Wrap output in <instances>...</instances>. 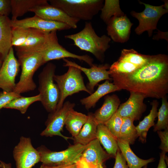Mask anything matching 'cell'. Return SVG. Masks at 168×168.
Instances as JSON below:
<instances>
[{
	"mask_svg": "<svg viewBox=\"0 0 168 168\" xmlns=\"http://www.w3.org/2000/svg\"><path fill=\"white\" fill-rule=\"evenodd\" d=\"M113 157L105 152L96 138L86 145L82 153L81 158L88 163L99 168L100 165Z\"/></svg>",
	"mask_w": 168,
	"mask_h": 168,
	"instance_id": "18",
	"label": "cell"
},
{
	"mask_svg": "<svg viewBox=\"0 0 168 168\" xmlns=\"http://www.w3.org/2000/svg\"><path fill=\"white\" fill-rule=\"evenodd\" d=\"M49 33L30 28L29 35L24 44L20 47L15 48L16 52L40 51Z\"/></svg>",
	"mask_w": 168,
	"mask_h": 168,
	"instance_id": "24",
	"label": "cell"
},
{
	"mask_svg": "<svg viewBox=\"0 0 168 168\" xmlns=\"http://www.w3.org/2000/svg\"><path fill=\"white\" fill-rule=\"evenodd\" d=\"M2 62L1 60V59H0V68H1V67L2 66Z\"/></svg>",
	"mask_w": 168,
	"mask_h": 168,
	"instance_id": "45",
	"label": "cell"
},
{
	"mask_svg": "<svg viewBox=\"0 0 168 168\" xmlns=\"http://www.w3.org/2000/svg\"><path fill=\"white\" fill-rule=\"evenodd\" d=\"M40 168H46V167L44 165L42 164L40 166Z\"/></svg>",
	"mask_w": 168,
	"mask_h": 168,
	"instance_id": "44",
	"label": "cell"
},
{
	"mask_svg": "<svg viewBox=\"0 0 168 168\" xmlns=\"http://www.w3.org/2000/svg\"><path fill=\"white\" fill-rule=\"evenodd\" d=\"M13 154L16 168H32L40 161L39 153L33 147L29 138L21 137L19 142L14 148Z\"/></svg>",
	"mask_w": 168,
	"mask_h": 168,
	"instance_id": "10",
	"label": "cell"
},
{
	"mask_svg": "<svg viewBox=\"0 0 168 168\" xmlns=\"http://www.w3.org/2000/svg\"><path fill=\"white\" fill-rule=\"evenodd\" d=\"M123 122L118 139L128 142L129 145L134 143L138 137L134 120L129 118H122Z\"/></svg>",
	"mask_w": 168,
	"mask_h": 168,
	"instance_id": "29",
	"label": "cell"
},
{
	"mask_svg": "<svg viewBox=\"0 0 168 168\" xmlns=\"http://www.w3.org/2000/svg\"><path fill=\"white\" fill-rule=\"evenodd\" d=\"M29 12L44 19L66 24L74 29L77 28L79 20L72 18L62 10L49 4L38 5Z\"/></svg>",
	"mask_w": 168,
	"mask_h": 168,
	"instance_id": "16",
	"label": "cell"
},
{
	"mask_svg": "<svg viewBox=\"0 0 168 168\" xmlns=\"http://www.w3.org/2000/svg\"><path fill=\"white\" fill-rule=\"evenodd\" d=\"M161 99L162 104L158 112V121L154 127V132L168 128V102L166 96Z\"/></svg>",
	"mask_w": 168,
	"mask_h": 168,
	"instance_id": "33",
	"label": "cell"
},
{
	"mask_svg": "<svg viewBox=\"0 0 168 168\" xmlns=\"http://www.w3.org/2000/svg\"><path fill=\"white\" fill-rule=\"evenodd\" d=\"M166 153L162 152L160 154V160L157 168H167L165 161Z\"/></svg>",
	"mask_w": 168,
	"mask_h": 168,
	"instance_id": "42",
	"label": "cell"
},
{
	"mask_svg": "<svg viewBox=\"0 0 168 168\" xmlns=\"http://www.w3.org/2000/svg\"><path fill=\"white\" fill-rule=\"evenodd\" d=\"M40 94L30 97L22 96L14 99L5 105L4 108L14 109L19 110L22 114H24L29 106L33 103L40 101Z\"/></svg>",
	"mask_w": 168,
	"mask_h": 168,
	"instance_id": "30",
	"label": "cell"
},
{
	"mask_svg": "<svg viewBox=\"0 0 168 168\" xmlns=\"http://www.w3.org/2000/svg\"><path fill=\"white\" fill-rule=\"evenodd\" d=\"M87 119L78 134L72 138L74 144L86 145L96 138L98 123L95 120L93 113L88 114Z\"/></svg>",
	"mask_w": 168,
	"mask_h": 168,
	"instance_id": "22",
	"label": "cell"
},
{
	"mask_svg": "<svg viewBox=\"0 0 168 168\" xmlns=\"http://www.w3.org/2000/svg\"><path fill=\"white\" fill-rule=\"evenodd\" d=\"M114 168H129L126 161L119 150L117 152Z\"/></svg>",
	"mask_w": 168,
	"mask_h": 168,
	"instance_id": "40",
	"label": "cell"
},
{
	"mask_svg": "<svg viewBox=\"0 0 168 168\" xmlns=\"http://www.w3.org/2000/svg\"><path fill=\"white\" fill-rule=\"evenodd\" d=\"M150 56L139 53L133 49H124L122 50L118 60L128 62L140 67L147 62Z\"/></svg>",
	"mask_w": 168,
	"mask_h": 168,
	"instance_id": "31",
	"label": "cell"
},
{
	"mask_svg": "<svg viewBox=\"0 0 168 168\" xmlns=\"http://www.w3.org/2000/svg\"><path fill=\"white\" fill-rule=\"evenodd\" d=\"M120 102L116 95L106 96L101 107L93 114L98 124H104L107 122L117 111Z\"/></svg>",
	"mask_w": 168,
	"mask_h": 168,
	"instance_id": "19",
	"label": "cell"
},
{
	"mask_svg": "<svg viewBox=\"0 0 168 168\" xmlns=\"http://www.w3.org/2000/svg\"><path fill=\"white\" fill-rule=\"evenodd\" d=\"M75 104L69 101L63 103L60 109L56 110L52 113H49L45 123L46 128L41 133L42 136L52 137L60 136L66 140L72 138L66 137L61 133L65 125L66 119L69 111L73 109Z\"/></svg>",
	"mask_w": 168,
	"mask_h": 168,
	"instance_id": "11",
	"label": "cell"
},
{
	"mask_svg": "<svg viewBox=\"0 0 168 168\" xmlns=\"http://www.w3.org/2000/svg\"><path fill=\"white\" fill-rule=\"evenodd\" d=\"M65 38L73 41L74 44L81 50L89 52L101 62L104 60L105 53L109 48L111 39L105 35L98 36L91 22H86L84 28L74 34L67 35Z\"/></svg>",
	"mask_w": 168,
	"mask_h": 168,
	"instance_id": "2",
	"label": "cell"
},
{
	"mask_svg": "<svg viewBox=\"0 0 168 168\" xmlns=\"http://www.w3.org/2000/svg\"><path fill=\"white\" fill-rule=\"evenodd\" d=\"M30 30V28L12 27V46L16 48L23 45L29 35Z\"/></svg>",
	"mask_w": 168,
	"mask_h": 168,
	"instance_id": "35",
	"label": "cell"
},
{
	"mask_svg": "<svg viewBox=\"0 0 168 168\" xmlns=\"http://www.w3.org/2000/svg\"><path fill=\"white\" fill-rule=\"evenodd\" d=\"M117 141L119 150L129 168H142L155 161L153 158L144 160L138 157L133 153L128 142L119 139H117Z\"/></svg>",
	"mask_w": 168,
	"mask_h": 168,
	"instance_id": "25",
	"label": "cell"
},
{
	"mask_svg": "<svg viewBox=\"0 0 168 168\" xmlns=\"http://www.w3.org/2000/svg\"><path fill=\"white\" fill-rule=\"evenodd\" d=\"M50 5L62 10L70 17L91 20L101 10L102 0H50Z\"/></svg>",
	"mask_w": 168,
	"mask_h": 168,
	"instance_id": "5",
	"label": "cell"
},
{
	"mask_svg": "<svg viewBox=\"0 0 168 168\" xmlns=\"http://www.w3.org/2000/svg\"><path fill=\"white\" fill-rule=\"evenodd\" d=\"M68 67L66 73L61 75L55 74L54 77V81L56 82L60 93L56 110L62 107L65 99L69 96L81 91L91 94L85 84L81 71L74 67Z\"/></svg>",
	"mask_w": 168,
	"mask_h": 168,
	"instance_id": "6",
	"label": "cell"
},
{
	"mask_svg": "<svg viewBox=\"0 0 168 168\" xmlns=\"http://www.w3.org/2000/svg\"><path fill=\"white\" fill-rule=\"evenodd\" d=\"M99 168H104L103 166L102 165H100L99 166Z\"/></svg>",
	"mask_w": 168,
	"mask_h": 168,
	"instance_id": "46",
	"label": "cell"
},
{
	"mask_svg": "<svg viewBox=\"0 0 168 168\" xmlns=\"http://www.w3.org/2000/svg\"><path fill=\"white\" fill-rule=\"evenodd\" d=\"M140 68L129 62L118 60L110 66V74H127L131 73Z\"/></svg>",
	"mask_w": 168,
	"mask_h": 168,
	"instance_id": "34",
	"label": "cell"
},
{
	"mask_svg": "<svg viewBox=\"0 0 168 168\" xmlns=\"http://www.w3.org/2000/svg\"><path fill=\"white\" fill-rule=\"evenodd\" d=\"M18 62L21 68L20 79L14 91L21 94L34 90L36 85L33 80L35 72L44 64L40 51L17 52Z\"/></svg>",
	"mask_w": 168,
	"mask_h": 168,
	"instance_id": "3",
	"label": "cell"
},
{
	"mask_svg": "<svg viewBox=\"0 0 168 168\" xmlns=\"http://www.w3.org/2000/svg\"><path fill=\"white\" fill-rule=\"evenodd\" d=\"M157 132L161 141L159 148L162 152L166 153L168 152V128L163 131H159Z\"/></svg>",
	"mask_w": 168,
	"mask_h": 168,
	"instance_id": "38",
	"label": "cell"
},
{
	"mask_svg": "<svg viewBox=\"0 0 168 168\" xmlns=\"http://www.w3.org/2000/svg\"><path fill=\"white\" fill-rule=\"evenodd\" d=\"M143 168H147V165L143 167Z\"/></svg>",
	"mask_w": 168,
	"mask_h": 168,
	"instance_id": "47",
	"label": "cell"
},
{
	"mask_svg": "<svg viewBox=\"0 0 168 168\" xmlns=\"http://www.w3.org/2000/svg\"><path fill=\"white\" fill-rule=\"evenodd\" d=\"M120 90L113 83L110 82L109 80H106L103 83L98 85V87L95 91L89 96L81 99L80 102L88 110L94 107L96 103L103 96L109 93Z\"/></svg>",
	"mask_w": 168,
	"mask_h": 168,
	"instance_id": "21",
	"label": "cell"
},
{
	"mask_svg": "<svg viewBox=\"0 0 168 168\" xmlns=\"http://www.w3.org/2000/svg\"><path fill=\"white\" fill-rule=\"evenodd\" d=\"M151 104L152 107L149 114L136 127L138 137L142 143L146 141L148 131L151 127L155 125L154 121L157 117L158 102L157 100H155Z\"/></svg>",
	"mask_w": 168,
	"mask_h": 168,
	"instance_id": "26",
	"label": "cell"
},
{
	"mask_svg": "<svg viewBox=\"0 0 168 168\" xmlns=\"http://www.w3.org/2000/svg\"><path fill=\"white\" fill-rule=\"evenodd\" d=\"M110 77L120 90L139 93L145 98H162L168 93V56L150 55L145 64L133 72Z\"/></svg>",
	"mask_w": 168,
	"mask_h": 168,
	"instance_id": "1",
	"label": "cell"
},
{
	"mask_svg": "<svg viewBox=\"0 0 168 168\" xmlns=\"http://www.w3.org/2000/svg\"><path fill=\"white\" fill-rule=\"evenodd\" d=\"M123 122V118L116 111L104 124L111 134L117 139L119 134Z\"/></svg>",
	"mask_w": 168,
	"mask_h": 168,
	"instance_id": "36",
	"label": "cell"
},
{
	"mask_svg": "<svg viewBox=\"0 0 168 168\" xmlns=\"http://www.w3.org/2000/svg\"><path fill=\"white\" fill-rule=\"evenodd\" d=\"M106 24L108 35L114 41L124 43L128 40L133 24L126 15L113 16Z\"/></svg>",
	"mask_w": 168,
	"mask_h": 168,
	"instance_id": "15",
	"label": "cell"
},
{
	"mask_svg": "<svg viewBox=\"0 0 168 168\" xmlns=\"http://www.w3.org/2000/svg\"><path fill=\"white\" fill-rule=\"evenodd\" d=\"M100 11L101 18L106 24L112 17L124 15L120 8L119 0H105Z\"/></svg>",
	"mask_w": 168,
	"mask_h": 168,
	"instance_id": "32",
	"label": "cell"
},
{
	"mask_svg": "<svg viewBox=\"0 0 168 168\" xmlns=\"http://www.w3.org/2000/svg\"><path fill=\"white\" fill-rule=\"evenodd\" d=\"M63 60L65 62L63 66L75 67L86 75L89 81L86 87L91 94L94 92L95 86L99 82L104 80L110 81L111 79L109 71L110 66L108 64L99 65L93 64L90 68H88L82 67L67 58L63 59Z\"/></svg>",
	"mask_w": 168,
	"mask_h": 168,
	"instance_id": "13",
	"label": "cell"
},
{
	"mask_svg": "<svg viewBox=\"0 0 168 168\" xmlns=\"http://www.w3.org/2000/svg\"><path fill=\"white\" fill-rule=\"evenodd\" d=\"M20 64L15 57L12 47L3 60L0 68V89L7 92L13 91L16 78L19 71Z\"/></svg>",
	"mask_w": 168,
	"mask_h": 168,
	"instance_id": "12",
	"label": "cell"
},
{
	"mask_svg": "<svg viewBox=\"0 0 168 168\" xmlns=\"http://www.w3.org/2000/svg\"><path fill=\"white\" fill-rule=\"evenodd\" d=\"M12 38L11 20L7 16L0 15V55L3 61L12 47Z\"/></svg>",
	"mask_w": 168,
	"mask_h": 168,
	"instance_id": "20",
	"label": "cell"
},
{
	"mask_svg": "<svg viewBox=\"0 0 168 168\" xmlns=\"http://www.w3.org/2000/svg\"><path fill=\"white\" fill-rule=\"evenodd\" d=\"M44 165L46 168H82L80 160L76 163L69 165L55 166Z\"/></svg>",
	"mask_w": 168,
	"mask_h": 168,
	"instance_id": "41",
	"label": "cell"
},
{
	"mask_svg": "<svg viewBox=\"0 0 168 168\" xmlns=\"http://www.w3.org/2000/svg\"><path fill=\"white\" fill-rule=\"evenodd\" d=\"M22 96L21 94L14 91L7 92L3 91L0 92V110L11 101L16 98Z\"/></svg>",
	"mask_w": 168,
	"mask_h": 168,
	"instance_id": "37",
	"label": "cell"
},
{
	"mask_svg": "<svg viewBox=\"0 0 168 168\" xmlns=\"http://www.w3.org/2000/svg\"><path fill=\"white\" fill-rule=\"evenodd\" d=\"M11 10V0H0V15L8 16Z\"/></svg>",
	"mask_w": 168,
	"mask_h": 168,
	"instance_id": "39",
	"label": "cell"
},
{
	"mask_svg": "<svg viewBox=\"0 0 168 168\" xmlns=\"http://www.w3.org/2000/svg\"><path fill=\"white\" fill-rule=\"evenodd\" d=\"M87 119V115L78 112L73 109L69 111L65 125L72 138L78 134Z\"/></svg>",
	"mask_w": 168,
	"mask_h": 168,
	"instance_id": "28",
	"label": "cell"
},
{
	"mask_svg": "<svg viewBox=\"0 0 168 168\" xmlns=\"http://www.w3.org/2000/svg\"><path fill=\"white\" fill-rule=\"evenodd\" d=\"M86 145L76 143L59 152L51 151L44 146L38 147L37 150L40 156V161L42 164L55 166L76 163L81 159Z\"/></svg>",
	"mask_w": 168,
	"mask_h": 168,
	"instance_id": "7",
	"label": "cell"
},
{
	"mask_svg": "<svg viewBox=\"0 0 168 168\" xmlns=\"http://www.w3.org/2000/svg\"><path fill=\"white\" fill-rule=\"evenodd\" d=\"M12 27L33 28L49 33L53 31L68 30L71 28L68 25L57 21L48 20L35 15L33 17L21 20H11Z\"/></svg>",
	"mask_w": 168,
	"mask_h": 168,
	"instance_id": "14",
	"label": "cell"
},
{
	"mask_svg": "<svg viewBox=\"0 0 168 168\" xmlns=\"http://www.w3.org/2000/svg\"><path fill=\"white\" fill-rule=\"evenodd\" d=\"M139 3L144 5V10L140 12L134 11L130 12L132 16L137 19L139 21V25L135 29V31L137 34L140 35L147 31L149 36L151 37L153 30L157 29V25L159 20L163 15L168 12V10L165 8L164 4L154 6L141 1Z\"/></svg>",
	"mask_w": 168,
	"mask_h": 168,
	"instance_id": "9",
	"label": "cell"
},
{
	"mask_svg": "<svg viewBox=\"0 0 168 168\" xmlns=\"http://www.w3.org/2000/svg\"><path fill=\"white\" fill-rule=\"evenodd\" d=\"M96 138L103 145L106 152L113 157H115L117 152L119 150L117 139L104 124H98Z\"/></svg>",
	"mask_w": 168,
	"mask_h": 168,
	"instance_id": "23",
	"label": "cell"
},
{
	"mask_svg": "<svg viewBox=\"0 0 168 168\" xmlns=\"http://www.w3.org/2000/svg\"><path fill=\"white\" fill-rule=\"evenodd\" d=\"M46 0H11L12 21L21 16L35 7L48 3Z\"/></svg>",
	"mask_w": 168,
	"mask_h": 168,
	"instance_id": "27",
	"label": "cell"
},
{
	"mask_svg": "<svg viewBox=\"0 0 168 168\" xmlns=\"http://www.w3.org/2000/svg\"><path fill=\"white\" fill-rule=\"evenodd\" d=\"M40 51L44 64L52 60L71 58L83 61L90 67L93 64V59L89 55H79L67 50L58 43L57 31H53L47 35L46 41Z\"/></svg>",
	"mask_w": 168,
	"mask_h": 168,
	"instance_id": "8",
	"label": "cell"
},
{
	"mask_svg": "<svg viewBox=\"0 0 168 168\" xmlns=\"http://www.w3.org/2000/svg\"><path fill=\"white\" fill-rule=\"evenodd\" d=\"M56 67L54 63H48L38 75L40 102L49 113L56 110L59 99V90L54 79Z\"/></svg>",
	"mask_w": 168,
	"mask_h": 168,
	"instance_id": "4",
	"label": "cell"
},
{
	"mask_svg": "<svg viewBox=\"0 0 168 168\" xmlns=\"http://www.w3.org/2000/svg\"><path fill=\"white\" fill-rule=\"evenodd\" d=\"M82 168H97L94 166L87 162L85 159L81 158L80 160Z\"/></svg>",
	"mask_w": 168,
	"mask_h": 168,
	"instance_id": "43",
	"label": "cell"
},
{
	"mask_svg": "<svg viewBox=\"0 0 168 168\" xmlns=\"http://www.w3.org/2000/svg\"><path fill=\"white\" fill-rule=\"evenodd\" d=\"M128 99L119 106L117 112L122 118H129L134 121L140 119L146 106L143 103L145 96L139 93L130 92Z\"/></svg>",
	"mask_w": 168,
	"mask_h": 168,
	"instance_id": "17",
	"label": "cell"
}]
</instances>
